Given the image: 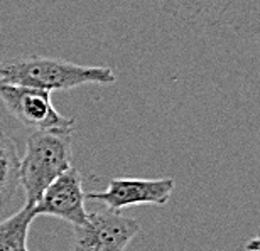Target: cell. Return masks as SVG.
Wrapping results in <instances>:
<instances>
[{
	"mask_svg": "<svg viewBox=\"0 0 260 251\" xmlns=\"http://www.w3.org/2000/svg\"><path fill=\"white\" fill-rule=\"evenodd\" d=\"M85 202L86 192L83 191L81 174L71 165L46 187L43 196L34 204V211L38 216H53L71 226H81L88 218Z\"/></svg>",
	"mask_w": 260,
	"mask_h": 251,
	"instance_id": "8992f818",
	"label": "cell"
},
{
	"mask_svg": "<svg viewBox=\"0 0 260 251\" xmlns=\"http://www.w3.org/2000/svg\"><path fill=\"white\" fill-rule=\"evenodd\" d=\"M38 214L34 206L20 207L10 218L0 221V251H25L27 249V234Z\"/></svg>",
	"mask_w": 260,
	"mask_h": 251,
	"instance_id": "ba28073f",
	"label": "cell"
},
{
	"mask_svg": "<svg viewBox=\"0 0 260 251\" xmlns=\"http://www.w3.org/2000/svg\"><path fill=\"white\" fill-rule=\"evenodd\" d=\"M25 251H29V249H25Z\"/></svg>",
	"mask_w": 260,
	"mask_h": 251,
	"instance_id": "30bf717a",
	"label": "cell"
},
{
	"mask_svg": "<svg viewBox=\"0 0 260 251\" xmlns=\"http://www.w3.org/2000/svg\"><path fill=\"white\" fill-rule=\"evenodd\" d=\"M245 251H260V231L245 243Z\"/></svg>",
	"mask_w": 260,
	"mask_h": 251,
	"instance_id": "9c48e42d",
	"label": "cell"
},
{
	"mask_svg": "<svg viewBox=\"0 0 260 251\" xmlns=\"http://www.w3.org/2000/svg\"><path fill=\"white\" fill-rule=\"evenodd\" d=\"M176 181L171 177L160 179H112L107 189L100 192H86V201L102 202L107 209L118 211L128 206L154 204L164 206L171 199Z\"/></svg>",
	"mask_w": 260,
	"mask_h": 251,
	"instance_id": "5b68a950",
	"label": "cell"
},
{
	"mask_svg": "<svg viewBox=\"0 0 260 251\" xmlns=\"http://www.w3.org/2000/svg\"><path fill=\"white\" fill-rule=\"evenodd\" d=\"M73 130H34L20 159V186L27 206H34L44 189L73 165Z\"/></svg>",
	"mask_w": 260,
	"mask_h": 251,
	"instance_id": "7a4b0ae2",
	"label": "cell"
},
{
	"mask_svg": "<svg viewBox=\"0 0 260 251\" xmlns=\"http://www.w3.org/2000/svg\"><path fill=\"white\" fill-rule=\"evenodd\" d=\"M0 100L15 120L32 130H73L75 120L53 106L51 93L0 81Z\"/></svg>",
	"mask_w": 260,
	"mask_h": 251,
	"instance_id": "277c9868",
	"label": "cell"
},
{
	"mask_svg": "<svg viewBox=\"0 0 260 251\" xmlns=\"http://www.w3.org/2000/svg\"><path fill=\"white\" fill-rule=\"evenodd\" d=\"M20 186V155L7 133L0 132V207L14 199Z\"/></svg>",
	"mask_w": 260,
	"mask_h": 251,
	"instance_id": "52a82bcc",
	"label": "cell"
},
{
	"mask_svg": "<svg viewBox=\"0 0 260 251\" xmlns=\"http://www.w3.org/2000/svg\"><path fill=\"white\" fill-rule=\"evenodd\" d=\"M140 231L137 219L118 211H91L81 226H73L71 251H125Z\"/></svg>",
	"mask_w": 260,
	"mask_h": 251,
	"instance_id": "3957f363",
	"label": "cell"
},
{
	"mask_svg": "<svg viewBox=\"0 0 260 251\" xmlns=\"http://www.w3.org/2000/svg\"><path fill=\"white\" fill-rule=\"evenodd\" d=\"M0 81L53 93L91 83L112 85L117 76L110 66H83L54 57L29 56L0 62Z\"/></svg>",
	"mask_w": 260,
	"mask_h": 251,
	"instance_id": "6da1fadb",
	"label": "cell"
}]
</instances>
